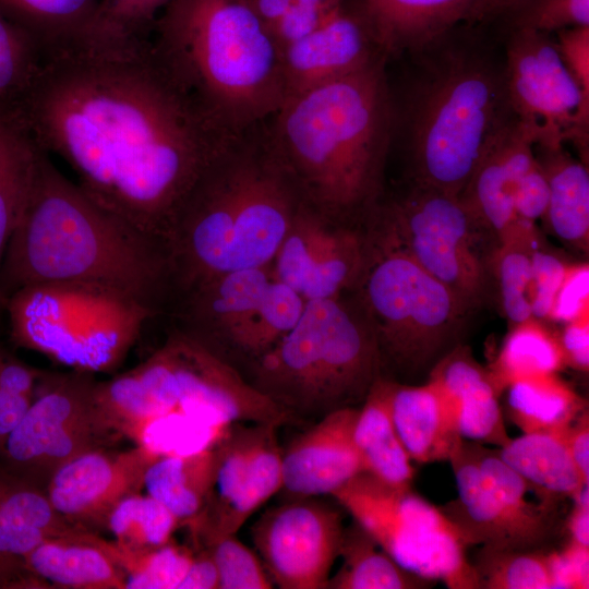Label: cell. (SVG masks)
<instances>
[{"label": "cell", "instance_id": "c3c4849f", "mask_svg": "<svg viewBox=\"0 0 589 589\" xmlns=\"http://www.w3.org/2000/svg\"><path fill=\"white\" fill-rule=\"evenodd\" d=\"M507 13L513 28L545 34L589 26V0H525Z\"/></svg>", "mask_w": 589, "mask_h": 589}, {"label": "cell", "instance_id": "ac0fdd59", "mask_svg": "<svg viewBox=\"0 0 589 589\" xmlns=\"http://www.w3.org/2000/svg\"><path fill=\"white\" fill-rule=\"evenodd\" d=\"M160 454L146 444L86 453L53 473L45 489L47 496L72 525L88 531L104 527L119 502L141 492L148 466Z\"/></svg>", "mask_w": 589, "mask_h": 589}, {"label": "cell", "instance_id": "8fae6325", "mask_svg": "<svg viewBox=\"0 0 589 589\" xmlns=\"http://www.w3.org/2000/svg\"><path fill=\"white\" fill-rule=\"evenodd\" d=\"M332 496L399 565L449 589H479L461 529L411 485L360 472Z\"/></svg>", "mask_w": 589, "mask_h": 589}, {"label": "cell", "instance_id": "816d5d0a", "mask_svg": "<svg viewBox=\"0 0 589 589\" xmlns=\"http://www.w3.org/2000/svg\"><path fill=\"white\" fill-rule=\"evenodd\" d=\"M554 588L589 587V548L568 541L562 549L548 551Z\"/></svg>", "mask_w": 589, "mask_h": 589}, {"label": "cell", "instance_id": "94428289", "mask_svg": "<svg viewBox=\"0 0 589 589\" xmlns=\"http://www.w3.org/2000/svg\"><path fill=\"white\" fill-rule=\"evenodd\" d=\"M245 1L272 34L276 25L281 21L293 4L292 0Z\"/></svg>", "mask_w": 589, "mask_h": 589}, {"label": "cell", "instance_id": "ee69618b", "mask_svg": "<svg viewBox=\"0 0 589 589\" xmlns=\"http://www.w3.org/2000/svg\"><path fill=\"white\" fill-rule=\"evenodd\" d=\"M172 0H98L92 40L133 43L151 38L155 23Z\"/></svg>", "mask_w": 589, "mask_h": 589}, {"label": "cell", "instance_id": "7a4b0ae2", "mask_svg": "<svg viewBox=\"0 0 589 589\" xmlns=\"http://www.w3.org/2000/svg\"><path fill=\"white\" fill-rule=\"evenodd\" d=\"M386 62L378 58L290 95L264 121L303 202L346 226L365 228L385 195L396 128Z\"/></svg>", "mask_w": 589, "mask_h": 589}, {"label": "cell", "instance_id": "f5cc1de1", "mask_svg": "<svg viewBox=\"0 0 589 589\" xmlns=\"http://www.w3.org/2000/svg\"><path fill=\"white\" fill-rule=\"evenodd\" d=\"M554 41L584 99L589 101V26L562 29Z\"/></svg>", "mask_w": 589, "mask_h": 589}, {"label": "cell", "instance_id": "6125c7cd", "mask_svg": "<svg viewBox=\"0 0 589 589\" xmlns=\"http://www.w3.org/2000/svg\"><path fill=\"white\" fill-rule=\"evenodd\" d=\"M293 4L309 10H314L320 13L330 15L337 12L345 0H292Z\"/></svg>", "mask_w": 589, "mask_h": 589}, {"label": "cell", "instance_id": "f1b7e54d", "mask_svg": "<svg viewBox=\"0 0 589 589\" xmlns=\"http://www.w3.org/2000/svg\"><path fill=\"white\" fill-rule=\"evenodd\" d=\"M215 443V442H214ZM216 471L215 446L160 454L147 468L143 488L180 524H191L207 507Z\"/></svg>", "mask_w": 589, "mask_h": 589}, {"label": "cell", "instance_id": "cb8c5ba5", "mask_svg": "<svg viewBox=\"0 0 589 589\" xmlns=\"http://www.w3.org/2000/svg\"><path fill=\"white\" fill-rule=\"evenodd\" d=\"M378 58L384 57L344 2L320 27L281 48L287 97Z\"/></svg>", "mask_w": 589, "mask_h": 589}, {"label": "cell", "instance_id": "44dd1931", "mask_svg": "<svg viewBox=\"0 0 589 589\" xmlns=\"http://www.w3.org/2000/svg\"><path fill=\"white\" fill-rule=\"evenodd\" d=\"M538 130L513 116L496 131L459 195L477 225L498 243L520 219L514 207L518 182L536 158Z\"/></svg>", "mask_w": 589, "mask_h": 589}, {"label": "cell", "instance_id": "52a82bcc", "mask_svg": "<svg viewBox=\"0 0 589 589\" xmlns=\"http://www.w3.org/2000/svg\"><path fill=\"white\" fill-rule=\"evenodd\" d=\"M248 369V381L292 417L357 407L383 375L374 332L351 291L306 301L297 325Z\"/></svg>", "mask_w": 589, "mask_h": 589}, {"label": "cell", "instance_id": "ffe728a7", "mask_svg": "<svg viewBox=\"0 0 589 589\" xmlns=\"http://www.w3.org/2000/svg\"><path fill=\"white\" fill-rule=\"evenodd\" d=\"M388 61L417 55L464 23L496 13L493 0H345Z\"/></svg>", "mask_w": 589, "mask_h": 589}, {"label": "cell", "instance_id": "d6a6232c", "mask_svg": "<svg viewBox=\"0 0 589 589\" xmlns=\"http://www.w3.org/2000/svg\"><path fill=\"white\" fill-rule=\"evenodd\" d=\"M564 368L560 330L532 316L512 325L498 353L485 369L501 396L516 381L560 373Z\"/></svg>", "mask_w": 589, "mask_h": 589}, {"label": "cell", "instance_id": "bcb514c9", "mask_svg": "<svg viewBox=\"0 0 589 589\" xmlns=\"http://www.w3.org/2000/svg\"><path fill=\"white\" fill-rule=\"evenodd\" d=\"M218 573V589H272L274 586L261 558L236 536L218 538L205 545Z\"/></svg>", "mask_w": 589, "mask_h": 589}, {"label": "cell", "instance_id": "e0dca14e", "mask_svg": "<svg viewBox=\"0 0 589 589\" xmlns=\"http://www.w3.org/2000/svg\"><path fill=\"white\" fill-rule=\"evenodd\" d=\"M163 346L173 373L178 413L215 429L245 422L280 426L292 418L236 366L182 334L172 330Z\"/></svg>", "mask_w": 589, "mask_h": 589}, {"label": "cell", "instance_id": "603a6c76", "mask_svg": "<svg viewBox=\"0 0 589 589\" xmlns=\"http://www.w3.org/2000/svg\"><path fill=\"white\" fill-rule=\"evenodd\" d=\"M436 393L454 432L464 440L504 446L509 440L502 409L488 371L471 349L456 345L429 371L426 381Z\"/></svg>", "mask_w": 589, "mask_h": 589}, {"label": "cell", "instance_id": "83f0119b", "mask_svg": "<svg viewBox=\"0 0 589 589\" xmlns=\"http://www.w3.org/2000/svg\"><path fill=\"white\" fill-rule=\"evenodd\" d=\"M389 411L398 436L412 462L449 459L461 441L449 425L433 387L392 382Z\"/></svg>", "mask_w": 589, "mask_h": 589}, {"label": "cell", "instance_id": "f546056e", "mask_svg": "<svg viewBox=\"0 0 589 589\" xmlns=\"http://www.w3.org/2000/svg\"><path fill=\"white\" fill-rule=\"evenodd\" d=\"M393 378L381 375L359 408L353 438L363 472L395 486H409L414 468L393 423L389 395Z\"/></svg>", "mask_w": 589, "mask_h": 589}, {"label": "cell", "instance_id": "836d02e7", "mask_svg": "<svg viewBox=\"0 0 589 589\" xmlns=\"http://www.w3.org/2000/svg\"><path fill=\"white\" fill-rule=\"evenodd\" d=\"M98 0H0V12L44 52L92 40Z\"/></svg>", "mask_w": 589, "mask_h": 589}, {"label": "cell", "instance_id": "277c9868", "mask_svg": "<svg viewBox=\"0 0 589 589\" xmlns=\"http://www.w3.org/2000/svg\"><path fill=\"white\" fill-rule=\"evenodd\" d=\"M302 203L264 121L235 135L194 182L164 237L173 300L214 276L271 266Z\"/></svg>", "mask_w": 589, "mask_h": 589}, {"label": "cell", "instance_id": "4316f807", "mask_svg": "<svg viewBox=\"0 0 589 589\" xmlns=\"http://www.w3.org/2000/svg\"><path fill=\"white\" fill-rule=\"evenodd\" d=\"M94 532L47 540L24 557L27 570L46 587L124 589V577L96 544Z\"/></svg>", "mask_w": 589, "mask_h": 589}, {"label": "cell", "instance_id": "11a10c76", "mask_svg": "<svg viewBox=\"0 0 589 589\" xmlns=\"http://www.w3.org/2000/svg\"><path fill=\"white\" fill-rule=\"evenodd\" d=\"M560 340L565 364L587 373L589 370V312L564 324Z\"/></svg>", "mask_w": 589, "mask_h": 589}, {"label": "cell", "instance_id": "8d00e7d4", "mask_svg": "<svg viewBox=\"0 0 589 589\" xmlns=\"http://www.w3.org/2000/svg\"><path fill=\"white\" fill-rule=\"evenodd\" d=\"M37 151L10 107L0 104V268L27 197Z\"/></svg>", "mask_w": 589, "mask_h": 589}, {"label": "cell", "instance_id": "3957f363", "mask_svg": "<svg viewBox=\"0 0 589 589\" xmlns=\"http://www.w3.org/2000/svg\"><path fill=\"white\" fill-rule=\"evenodd\" d=\"M53 281L108 287L154 317L167 314L173 300L164 243L99 206L38 148L0 268L3 305L24 287Z\"/></svg>", "mask_w": 589, "mask_h": 589}, {"label": "cell", "instance_id": "6da1fadb", "mask_svg": "<svg viewBox=\"0 0 589 589\" xmlns=\"http://www.w3.org/2000/svg\"><path fill=\"white\" fill-rule=\"evenodd\" d=\"M8 106L38 148L69 165L88 197L163 243L194 182L235 136L172 81L151 38L46 51Z\"/></svg>", "mask_w": 589, "mask_h": 589}, {"label": "cell", "instance_id": "9f6ffc18", "mask_svg": "<svg viewBox=\"0 0 589 589\" xmlns=\"http://www.w3.org/2000/svg\"><path fill=\"white\" fill-rule=\"evenodd\" d=\"M570 457L584 481L589 485V416L588 409L564 433Z\"/></svg>", "mask_w": 589, "mask_h": 589}, {"label": "cell", "instance_id": "7dc6e473", "mask_svg": "<svg viewBox=\"0 0 589 589\" xmlns=\"http://www.w3.org/2000/svg\"><path fill=\"white\" fill-rule=\"evenodd\" d=\"M40 372L0 346V450L34 400Z\"/></svg>", "mask_w": 589, "mask_h": 589}, {"label": "cell", "instance_id": "d4e9b609", "mask_svg": "<svg viewBox=\"0 0 589 589\" xmlns=\"http://www.w3.org/2000/svg\"><path fill=\"white\" fill-rule=\"evenodd\" d=\"M88 532L64 519L45 489L0 468V554L23 558L40 543Z\"/></svg>", "mask_w": 589, "mask_h": 589}, {"label": "cell", "instance_id": "2e32d148", "mask_svg": "<svg viewBox=\"0 0 589 589\" xmlns=\"http://www.w3.org/2000/svg\"><path fill=\"white\" fill-rule=\"evenodd\" d=\"M339 510L314 497L267 509L252 527V540L274 585L325 589L344 533Z\"/></svg>", "mask_w": 589, "mask_h": 589}, {"label": "cell", "instance_id": "f6af8a7d", "mask_svg": "<svg viewBox=\"0 0 589 589\" xmlns=\"http://www.w3.org/2000/svg\"><path fill=\"white\" fill-rule=\"evenodd\" d=\"M44 55L39 44L0 12V103L20 96L33 80Z\"/></svg>", "mask_w": 589, "mask_h": 589}, {"label": "cell", "instance_id": "7c38bea8", "mask_svg": "<svg viewBox=\"0 0 589 589\" xmlns=\"http://www.w3.org/2000/svg\"><path fill=\"white\" fill-rule=\"evenodd\" d=\"M458 497L442 510L470 545L490 550H542L560 525L562 498L525 480L496 448L462 440L449 457Z\"/></svg>", "mask_w": 589, "mask_h": 589}, {"label": "cell", "instance_id": "db71d44e", "mask_svg": "<svg viewBox=\"0 0 589 589\" xmlns=\"http://www.w3.org/2000/svg\"><path fill=\"white\" fill-rule=\"evenodd\" d=\"M548 201V181L536 157L520 178L515 192L514 207L517 218L536 224L543 218Z\"/></svg>", "mask_w": 589, "mask_h": 589}, {"label": "cell", "instance_id": "680465c9", "mask_svg": "<svg viewBox=\"0 0 589 589\" xmlns=\"http://www.w3.org/2000/svg\"><path fill=\"white\" fill-rule=\"evenodd\" d=\"M572 501L566 525L568 541L589 548V486H585Z\"/></svg>", "mask_w": 589, "mask_h": 589}, {"label": "cell", "instance_id": "5bb4252c", "mask_svg": "<svg viewBox=\"0 0 589 589\" xmlns=\"http://www.w3.org/2000/svg\"><path fill=\"white\" fill-rule=\"evenodd\" d=\"M504 80L509 107L538 130L534 145L570 142L588 165L589 101L562 61L550 34L513 28L507 40Z\"/></svg>", "mask_w": 589, "mask_h": 589}, {"label": "cell", "instance_id": "ba28073f", "mask_svg": "<svg viewBox=\"0 0 589 589\" xmlns=\"http://www.w3.org/2000/svg\"><path fill=\"white\" fill-rule=\"evenodd\" d=\"M3 306L13 342L92 374L115 370L154 317L113 289L81 281L31 285Z\"/></svg>", "mask_w": 589, "mask_h": 589}, {"label": "cell", "instance_id": "4fadbf2b", "mask_svg": "<svg viewBox=\"0 0 589 589\" xmlns=\"http://www.w3.org/2000/svg\"><path fill=\"white\" fill-rule=\"evenodd\" d=\"M46 382L2 448L8 468L43 489L61 467L119 435L96 404L92 373L73 371Z\"/></svg>", "mask_w": 589, "mask_h": 589}, {"label": "cell", "instance_id": "d6986e66", "mask_svg": "<svg viewBox=\"0 0 589 589\" xmlns=\"http://www.w3.org/2000/svg\"><path fill=\"white\" fill-rule=\"evenodd\" d=\"M272 278L267 266L227 272L199 284L170 305L172 330L233 365L239 339Z\"/></svg>", "mask_w": 589, "mask_h": 589}, {"label": "cell", "instance_id": "9a60e30c", "mask_svg": "<svg viewBox=\"0 0 589 589\" xmlns=\"http://www.w3.org/2000/svg\"><path fill=\"white\" fill-rule=\"evenodd\" d=\"M229 428V426H228ZM215 441L212 497L189 527L205 545L236 536L245 521L283 486V449L274 423H233Z\"/></svg>", "mask_w": 589, "mask_h": 589}, {"label": "cell", "instance_id": "6f0895ef", "mask_svg": "<svg viewBox=\"0 0 589 589\" xmlns=\"http://www.w3.org/2000/svg\"><path fill=\"white\" fill-rule=\"evenodd\" d=\"M178 589H218V573L207 548L193 554L191 565Z\"/></svg>", "mask_w": 589, "mask_h": 589}, {"label": "cell", "instance_id": "7bdbcfd3", "mask_svg": "<svg viewBox=\"0 0 589 589\" xmlns=\"http://www.w3.org/2000/svg\"><path fill=\"white\" fill-rule=\"evenodd\" d=\"M480 588L553 589L548 552L481 548L472 563Z\"/></svg>", "mask_w": 589, "mask_h": 589}, {"label": "cell", "instance_id": "8992f818", "mask_svg": "<svg viewBox=\"0 0 589 589\" xmlns=\"http://www.w3.org/2000/svg\"><path fill=\"white\" fill-rule=\"evenodd\" d=\"M452 34L417 53L425 60L406 101L404 135L410 181L459 196L513 111L503 63L482 47L454 44Z\"/></svg>", "mask_w": 589, "mask_h": 589}, {"label": "cell", "instance_id": "681fc988", "mask_svg": "<svg viewBox=\"0 0 589 589\" xmlns=\"http://www.w3.org/2000/svg\"><path fill=\"white\" fill-rule=\"evenodd\" d=\"M532 314L548 321L555 294L570 262L541 243L539 236L532 249Z\"/></svg>", "mask_w": 589, "mask_h": 589}, {"label": "cell", "instance_id": "e575fe53", "mask_svg": "<svg viewBox=\"0 0 589 589\" xmlns=\"http://www.w3.org/2000/svg\"><path fill=\"white\" fill-rule=\"evenodd\" d=\"M339 557L329 589H423L435 582L399 565L356 521L344 528Z\"/></svg>", "mask_w": 589, "mask_h": 589}, {"label": "cell", "instance_id": "7402d4cb", "mask_svg": "<svg viewBox=\"0 0 589 589\" xmlns=\"http://www.w3.org/2000/svg\"><path fill=\"white\" fill-rule=\"evenodd\" d=\"M359 408L332 411L293 438L283 450V486L301 497L332 495L363 472L353 431Z\"/></svg>", "mask_w": 589, "mask_h": 589}, {"label": "cell", "instance_id": "f35d334b", "mask_svg": "<svg viewBox=\"0 0 589 589\" xmlns=\"http://www.w3.org/2000/svg\"><path fill=\"white\" fill-rule=\"evenodd\" d=\"M124 577V589H178L193 553L172 541L153 549L129 550L93 534Z\"/></svg>", "mask_w": 589, "mask_h": 589}, {"label": "cell", "instance_id": "be15d7a7", "mask_svg": "<svg viewBox=\"0 0 589 589\" xmlns=\"http://www.w3.org/2000/svg\"><path fill=\"white\" fill-rule=\"evenodd\" d=\"M525 0H493L496 13L505 12L513 10L518 4H520Z\"/></svg>", "mask_w": 589, "mask_h": 589}, {"label": "cell", "instance_id": "484cf974", "mask_svg": "<svg viewBox=\"0 0 589 589\" xmlns=\"http://www.w3.org/2000/svg\"><path fill=\"white\" fill-rule=\"evenodd\" d=\"M534 154L549 185V201L542 218L548 230L568 248L588 255V165L573 157L564 145H534Z\"/></svg>", "mask_w": 589, "mask_h": 589}, {"label": "cell", "instance_id": "f907efd6", "mask_svg": "<svg viewBox=\"0 0 589 589\" xmlns=\"http://www.w3.org/2000/svg\"><path fill=\"white\" fill-rule=\"evenodd\" d=\"M589 312L588 262L569 263L548 321L567 323Z\"/></svg>", "mask_w": 589, "mask_h": 589}, {"label": "cell", "instance_id": "91938a15", "mask_svg": "<svg viewBox=\"0 0 589 589\" xmlns=\"http://www.w3.org/2000/svg\"><path fill=\"white\" fill-rule=\"evenodd\" d=\"M43 585L27 570L23 558L0 554V588H45Z\"/></svg>", "mask_w": 589, "mask_h": 589}, {"label": "cell", "instance_id": "5b68a950", "mask_svg": "<svg viewBox=\"0 0 589 589\" xmlns=\"http://www.w3.org/2000/svg\"><path fill=\"white\" fill-rule=\"evenodd\" d=\"M157 61L216 128L236 135L286 100L281 47L245 0H172L158 16Z\"/></svg>", "mask_w": 589, "mask_h": 589}, {"label": "cell", "instance_id": "d590c367", "mask_svg": "<svg viewBox=\"0 0 589 589\" xmlns=\"http://www.w3.org/2000/svg\"><path fill=\"white\" fill-rule=\"evenodd\" d=\"M540 236L534 223L519 220L492 250L488 268L491 292L504 316L516 324L532 314V249Z\"/></svg>", "mask_w": 589, "mask_h": 589}, {"label": "cell", "instance_id": "60d3db41", "mask_svg": "<svg viewBox=\"0 0 589 589\" xmlns=\"http://www.w3.org/2000/svg\"><path fill=\"white\" fill-rule=\"evenodd\" d=\"M96 404L109 428L135 438L155 421L169 416L133 371L105 383H96Z\"/></svg>", "mask_w": 589, "mask_h": 589}, {"label": "cell", "instance_id": "b9f144b4", "mask_svg": "<svg viewBox=\"0 0 589 589\" xmlns=\"http://www.w3.org/2000/svg\"><path fill=\"white\" fill-rule=\"evenodd\" d=\"M179 520L152 496L141 493L119 502L105 526L113 542L129 550H146L171 541Z\"/></svg>", "mask_w": 589, "mask_h": 589}, {"label": "cell", "instance_id": "4dcf8cb0", "mask_svg": "<svg viewBox=\"0 0 589 589\" xmlns=\"http://www.w3.org/2000/svg\"><path fill=\"white\" fill-rule=\"evenodd\" d=\"M506 390L508 417L522 433L563 434L588 409L558 373L522 378Z\"/></svg>", "mask_w": 589, "mask_h": 589}, {"label": "cell", "instance_id": "1f68e13d", "mask_svg": "<svg viewBox=\"0 0 589 589\" xmlns=\"http://www.w3.org/2000/svg\"><path fill=\"white\" fill-rule=\"evenodd\" d=\"M501 458L541 491L573 500L585 488L564 433H522L497 448Z\"/></svg>", "mask_w": 589, "mask_h": 589}, {"label": "cell", "instance_id": "ab89813d", "mask_svg": "<svg viewBox=\"0 0 589 589\" xmlns=\"http://www.w3.org/2000/svg\"><path fill=\"white\" fill-rule=\"evenodd\" d=\"M337 224L302 203L272 262V277L302 293Z\"/></svg>", "mask_w": 589, "mask_h": 589}, {"label": "cell", "instance_id": "30bf717a", "mask_svg": "<svg viewBox=\"0 0 589 589\" xmlns=\"http://www.w3.org/2000/svg\"><path fill=\"white\" fill-rule=\"evenodd\" d=\"M365 229L374 241L408 255L471 311L492 294L488 263L497 242L459 196L410 181L401 192L384 195Z\"/></svg>", "mask_w": 589, "mask_h": 589}, {"label": "cell", "instance_id": "9c48e42d", "mask_svg": "<svg viewBox=\"0 0 589 589\" xmlns=\"http://www.w3.org/2000/svg\"><path fill=\"white\" fill-rule=\"evenodd\" d=\"M366 236V264L351 292L374 332L383 369L405 377L429 373L460 344L471 310L408 255Z\"/></svg>", "mask_w": 589, "mask_h": 589}, {"label": "cell", "instance_id": "74e56055", "mask_svg": "<svg viewBox=\"0 0 589 589\" xmlns=\"http://www.w3.org/2000/svg\"><path fill=\"white\" fill-rule=\"evenodd\" d=\"M306 300L290 286L274 278L237 345L235 362L248 366L271 350L299 322Z\"/></svg>", "mask_w": 589, "mask_h": 589}]
</instances>
